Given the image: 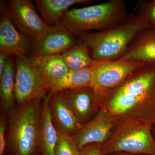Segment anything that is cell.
Here are the masks:
<instances>
[{
	"label": "cell",
	"instance_id": "obj_1",
	"mask_svg": "<svg viewBox=\"0 0 155 155\" xmlns=\"http://www.w3.org/2000/svg\"><path fill=\"white\" fill-rule=\"evenodd\" d=\"M96 97L100 107L122 120L155 125V65H145L118 86Z\"/></svg>",
	"mask_w": 155,
	"mask_h": 155
},
{
	"label": "cell",
	"instance_id": "obj_2",
	"mask_svg": "<svg viewBox=\"0 0 155 155\" xmlns=\"http://www.w3.org/2000/svg\"><path fill=\"white\" fill-rule=\"evenodd\" d=\"M152 27L138 14H132L105 30L82 35L81 41L94 61H115L122 58L139 34Z\"/></svg>",
	"mask_w": 155,
	"mask_h": 155
},
{
	"label": "cell",
	"instance_id": "obj_3",
	"mask_svg": "<svg viewBox=\"0 0 155 155\" xmlns=\"http://www.w3.org/2000/svg\"><path fill=\"white\" fill-rule=\"evenodd\" d=\"M41 100L20 105L9 114L7 143L15 155H35L39 149Z\"/></svg>",
	"mask_w": 155,
	"mask_h": 155
},
{
	"label": "cell",
	"instance_id": "obj_4",
	"mask_svg": "<svg viewBox=\"0 0 155 155\" xmlns=\"http://www.w3.org/2000/svg\"><path fill=\"white\" fill-rule=\"evenodd\" d=\"M127 16L125 1L110 0L69 10L62 17L60 23L73 35H81L92 30H105Z\"/></svg>",
	"mask_w": 155,
	"mask_h": 155
},
{
	"label": "cell",
	"instance_id": "obj_5",
	"mask_svg": "<svg viewBox=\"0 0 155 155\" xmlns=\"http://www.w3.org/2000/svg\"><path fill=\"white\" fill-rule=\"evenodd\" d=\"M152 127L129 120L121 122L109 139L99 144L104 155L125 153L155 155Z\"/></svg>",
	"mask_w": 155,
	"mask_h": 155
},
{
	"label": "cell",
	"instance_id": "obj_6",
	"mask_svg": "<svg viewBox=\"0 0 155 155\" xmlns=\"http://www.w3.org/2000/svg\"><path fill=\"white\" fill-rule=\"evenodd\" d=\"M145 65L140 62L119 59L115 61H95L90 69L91 87L95 94L118 86L129 75Z\"/></svg>",
	"mask_w": 155,
	"mask_h": 155
},
{
	"label": "cell",
	"instance_id": "obj_7",
	"mask_svg": "<svg viewBox=\"0 0 155 155\" xmlns=\"http://www.w3.org/2000/svg\"><path fill=\"white\" fill-rule=\"evenodd\" d=\"M49 93L47 81L32 66L26 56L16 57L15 101L19 105Z\"/></svg>",
	"mask_w": 155,
	"mask_h": 155
},
{
	"label": "cell",
	"instance_id": "obj_8",
	"mask_svg": "<svg viewBox=\"0 0 155 155\" xmlns=\"http://www.w3.org/2000/svg\"><path fill=\"white\" fill-rule=\"evenodd\" d=\"M121 120L101 107L96 115L71 138L79 150L88 145L102 144L110 137Z\"/></svg>",
	"mask_w": 155,
	"mask_h": 155
},
{
	"label": "cell",
	"instance_id": "obj_9",
	"mask_svg": "<svg viewBox=\"0 0 155 155\" xmlns=\"http://www.w3.org/2000/svg\"><path fill=\"white\" fill-rule=\"evenodd\" d=\"M8 10L15 26L32 41L40 38L49 27L29 0H11Z\"/></svg>",
	"mask_w": 155,
	"mask_h": 155
},
{
	"label": "cell",
	"instance_id": "obj_10",
	"mask_svg": "<svg viewBox=\"0 0 155 155\" xmlns=\"http://www.w3.org/2000/svg\"><path fill=\"white\" fill-rule=\"evenodd\" d=\"M73 35L60 22L49 26L40 38L32 41L34 54H62L76 45Z\"/></svg>",
	"mask_w": 155,
	"mask_h": 155
},
{
	"label": "cell",
	"instance_id": "obj_11",
	"mask_svg": "<svg viewBox=\"0 0 155 155\" xmlns=\"http://www.w3.org/2000/svg\"><path fill=\"white\" fill-rule=\"evenodd\" d=\"M60 94L82 125L91 120L100 106L91 87H84L60 92Z\"/></svg>",
	"mask_w": 155,
	"mask_h": 155
},
{
	"label": "cell",
	"instance_id": "obj_12",
	"mask_svg": "<svg viewBox=\"0 0 155 155\" xmlns=\"http://www.w3.org/2000/svg\"><path fill=\"white\" fill-rule=\"evenodd\" d=\"M2 9L0 21V51L15 57L26 56L32 50V44L28 38L16 28L8 9Z\"/></svg>",
	"mask_w": 155,
	"mask_h": 155
},
{
	"label": "cell",
	"instance_id": "obj_13",
	"mask_svg": "<svg viewBox=\"0 0 155 155\" xmlns=\"http://www.w3.org/2000/svg\"><path fill=\"white\" fill-rule=\"evenodd\" d=\"M50 108L53 122L62 133L72 136L83 126L60 93H51Z\"/></svg>",
	"mask_w": 155,
	"mask_h": 155
},
{
	"label": "cell",
	"instance_id": "obj_14",
	"mask_svg": "<svg viewBox=\"0 0 155 155\" xmlns=\"http://www.w3.org/2000/svg\"><path fill=\"white\" fill-rule=\"evenodd\" d=\"M120 59L155 65V28H147L139 34Z\"/></svg>",
	"mask_w": 155,
	"mask_h": 155
},
{
	"label": "cell",
	"instance_id": "obj_15",
	"mask_svg": "<svg viewBox=\"0 0 155 155\" xmlns=\"http://www.w3.org/2000/svg\"><path fill=\"white\" fill-rule=\"evenodd\" d=\"M51 93L43 98L42 102L40 122L39 143L42 155H55L58 138L57 130L52 119L50 108Z\"/></svg>",
	"mask_w": 155,
	"mask_h": 155
},
{
	"label": "cell",
	"instance_id": "obj_16",
	"mask_svg": "<svg viewBox=\"0 0 155 155\" xmlns=\"http://www.w3.org/2000/svg\"><path fill=\"white\" fill-rule=\"evenodd\" d=\"M28 58L32 66L46 81L60 78L69 71L62 54H33Z\"/></svg>",
	"mask_w": 155,
	"mask_h": 155
},
{
	"label": "cell",
	"instance_id": "obj_17",
	"mask_svg": "<svg viewBox=\"0 0 155 155\" xmlns=\"http://www.w3.org/2000/svg\"><path fill=\"white\" fill-rule=\"evenodd\" d=\"M93 2L92 0H37L35 3L41 18L50 27L60 22L64 14L72 6Z\"/></svg>",
	"mask_w": 155,
	"mask_h": 155
},
{
	"label": "cell",
	"instance_id": "obj_18",
	"mask_svg": "<svg viewBox=\"0 0 155 155\" xmlns=\"http://www.w3.org/2000/svg\"><path fill=\"white\" fill-rule=\"evenodd\" d=\"M91 83L90 68L76 71L69 70L60 78L47 81L49 93H51L84 87H91Z\"/></svg>",
	"mask_w": 155,
	"mask_h": 155
},
{
	"label": "cell",
	"instance_id": "obj_19",
	"mask_svg": "<svg viewBox=\"0 0 155 155\" xmlns=\"http://www.w3.org/2000/svg\"><path fill=\"white\" fill-rule=\"evenodd\" d=\"M16 63L10 56L2 75L0 77V96L3 110L10 114L14 110Z\"/></svg>",
	"mask_w": 155,
	"mask_h": 155
},
{
	"label": "cell",
	"instance_id": "obj_20",
	"mask_svg": "<svg viewBox=\"0 0 155 155\" xmlns=\"http://www.w3.org/2000/svg\"><path fill=\"white\" fill-rule=\"evenodd\" d=\"M62 55L69 71L90 68L94 62L88 48L81 41Z\"/></svg>",
	"mask_w": 155,
	"mask_h": 155
},
{
	"label": "cell",
	"instance_id": "obj_21",
	"mask_svg": "<svg viewBox=\"0 0 155 155\" xmlns=\"http://www.w3.org/2000/svg\"><path fill=\"white\" fill-rule=\"evenodd\" d=\"M58 130V138L55 155H80V150L72 140L71 137Z\"/></svg>",
	"mask_w": 155,
	"mask_h": 155
},
{
	"label": "cell",
	"instance_id": "obj_22",
	"mask_svg": "<svg viewBox=\"0 0 155 155\" xmlns=\"http://www.w3.org/2000/svg\"><path fill=\"white\" fill-rule=\"evenodd\" d=\"M137 14L155 29V0L140 3Z\"/></svg>",
	"mask_w": 155,
	"mask_h": 155
},
{
	"label": "cell",
	"instance_id": "obj_23",
	"mask_svg": "<svg viewBox=\"0 0 155 155\" xmlns=\"http://www.w3.org/2000/svg\"><path fill=\"white\" fill-rule=\"evenodd\" d=\"M7 119L5 115L2 114L0 118V155H4L7 144L6 139V130Z\"/></svg>",
	"mask_w": 155,
	"mask_h": 155
},
{
	"label": "cell",
	"instance_id": "obj_24",
	"mask_svg": "<svg viewBox=\"0 0 155 155\" xmlns=\"http://www.w3.org/2000/svg\"><path fill=\"white\" fill-rule=\"evenodd\" d=\"M79 155H104L99 144H91L80 150Z\"/></svg>",
	"mask_w": 155,
	"mask_h": 155
},
{
	"label": "cell",
	"instance_id": "obj_25",
	"mask_svg": "<svg viewBox=\"0 0 155 155\" xmlns=\"http://www.w3.org/2000/svg\"><path fill=\"white\" fill-rule=\"evenodd\" d=\"M11 56L8 53L0 51V77H2V75Z\"/></svg>",
	"mask_w": 155,
	"mask_h": 155
},
{
	"label": "cell",
	"instance_id": "obj_26",
	"mask_svg": "<svg viewBox=\"0 0 155 155\" xmlns=\"http://www.w3.org/2000/svg\"><path fill=\"white\" fill-rule=\"evenodd\" d=\"M107 155H145L140 154H134L128 153H113Z\"/></svg>",
	"mask_w": 155,
	"mask_h": 155
},
{
	"label": "cell",
	"instance_id": "obj_27",
	"mask_svg": "<svg viewBox=\"0 0 155 155\" xmlns=\"http://www.w3.org/2000/svg\"><path fill=\"white\" fill-rule=\"evenodd\" d=\"M154 134H155V133Z\"/></svg>",
	"mask_w": 155,
	"mask_h": 155
}]
</instances>
